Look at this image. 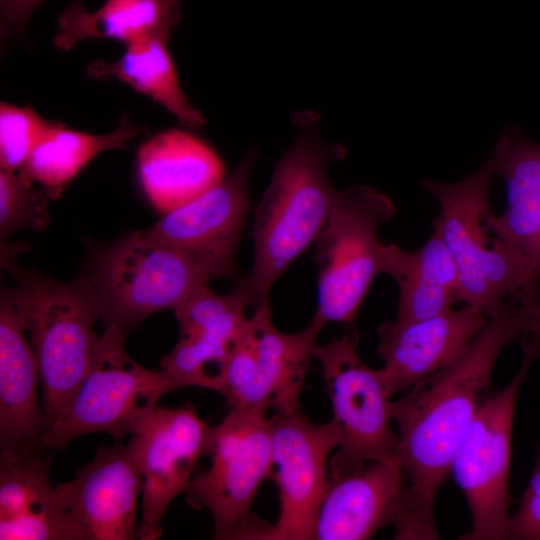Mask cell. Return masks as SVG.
<instances>
[{
	"label": "cell",
	"instance_id": "6da1fadb",
	"mask_svg": "<svg viewBox=\"0 0 540 540\" xmlns=\"http://www.w3.org/2000/svg\"><path fill=\"white\" fill-rule=\"evenodd\" d=\"M521 335L518 301L510 299L456 358L391 401L398 464L406 479L394 539L439 538L436 495L480 403L490 394L500 353Z\"/></svg>",
	"mask_w": 540,
	"mask_h": 540
},
{
	"label": "cell",
	"instance_id": "7a4b0ae2",
	"mask_svg": "<svg viewBox=\"0 0 540 540\" xmlns=\"http://www.w3.org/2000/svg\"><path fill=\"white\" fill-rule=\"evenodd\" d=\"M344 154L341 146L305 129L279 159L254 210L252 268L239 280L250 307L269 302L276 280L315 243L336 193L327 169Z\"/></svg>",
	"mask_w": 540,
	"mask_h": 540
},
{
	"label": "cell",
	"instance_id": "3957f363",
	"mask_svg": "<svg viewBox=\"0 0 540 540\" xmlns=\"http://www.w3.org/2000/svg\"><path fill=\"white\" fill-rule=\"evenodd\" d=\"M89 249L80 274L92 289L100 320L126 333L156 312H174L199 287L235 270L162 243L144 230L105 244L91 243Z\"/></svg>",
	"mask_w": 540,
	"mask_h": 540
},
{
	"label": "cell",
	"instance_id": "277c9868",
	"mask_svg": "<svg viewBox=\"0 0 540 540\" xmlns=\"http://www.w3.org/2000/svg\"><path fill=\"white\" fill-rule=\"evenodd\" d=\"M2 257L14 281L3 288L29 332L51 425L70 404L93 361L100 337L94 330L98 305L82 274L61 282L22 267L11 256Z\"/></svg>",
	"mask_w": 540,
	"mask_h": 540
},
{
	"label": "cell",
	"instance_id": "5b68a950",
	"mask_svg": "<svg viewBox=\"0 0 540 540\" xmlns=\"http://www.w3.org/2000/svg\"><path fill=\"white\" fill-rule=\"evenodd\" d=\"M495 170L489 158L473 174L455 183L422 181L440 205L433 221L457 268L461 302L489 318L510 299L540 300L539 283L527 260L502 239L492 224L489 202Z\"/></svg>",
	"mask_w": 540,
	"mask_h": 540
},
{
	"label": "cell",
	"instance_id": "8992f818",
	"mask_svg": "<svg viewBox=\"0 0 540 540\" xmlns=\"http://www.w3.org/2000/svg\"><path fill=\"white\" fill-rule=\"evenodd\" d=\"M126 335L117 326H105L85 378L45 435L49 449L64 450L90 433H105L119 441L136 432L163 396L189 387L175 375L150 370L132 359L125 349Z\"/></svg>",
	"mask_w": 540,
	"mask_h": 540
},
{
	"label": "cell",
	"instance_id": "52a82bcc",
	"mask_svg": "<svg viewBox=\"0 0 540 540\" xmlns=\"http://www.w3.org/2000/svg\"><path fill=\"white\" fill-rule=\"evenodd\" d=\"M205 457L210 465L192 478L186 491L189 505L210 513L215 539H257L265 522L251 508L273 470L267 411L231 407L211 426Z\"/></svg>",
	"mask_w": 540,
	"mask_h": 540
},
{
	"label": "cell",
	"instance_id": "ba28073f",
	"mask_svg": "<svg viewBox=\"0 0 540 540\" xmlns=\"http://www.w3.org/2000/svg\"><path fill=\"white\" fill-rule=\"evenodd\" d=\"M396 208L385 193L365 185L336 190L327 221L315 240L317 313L326 324L354 322L379 273L385 244L378 226Z\"/></svg>",
	"mask_w": 540,
	"mask_h": 540
},
{
	"label": "cell",
	"instance_id": "9c48e42d",
	"mask_svg": "<svg viewBox=\"0 0 540 540\" xmlns=\"http://www.w3.org/2000/svg\"><path fill=\"white\" fill-rule=\"evenodd\" d=\"M523 359L512 381L480 403L451 466L465 495L472 529L461 540L507 537L511 502L509 475L516 399L529 368L540 355V337L525 333Z\"/></svg>",
	"mask_w": 540,
	"mask_h": 540
},
{
	"label": "cell",
	"instance_id": "30bf717a",
	"mask_svg": "<svg viewBox=\"0 0 540 540\" xmlns=\"http://www.w3.org/2000/svg\"><path fill=\"white\" fill-rule=\"evenodd\" d=\"M359 333L348 330L314 351L322 368L341 440L330 459L329 477L351 473L368 462L398 465V436L392 429L391 401L380 369L357 353Z\"/></svg>",
	"mask_w": 540,
	"mask_h": 540
},
{
	"label": "cell",
	"instance_id": "8fae6325",
	"mask_svg": "<svg viewBox=\"0 0 540 540\" xmlns=\"http://www.w3.org/2000/svg\"><path fill=\"white\" fill-rule=\"evenodd\" d=\"M325 324L315 313L304 329L285 333L273 325L269 302L259 305L229 353L217 392L230 408L301 409L302 388Z\"/></svg>",
	"mask_w": 540,
	"mask_h": 540
},
{
	"label": "cell",
	"instance_id": "7c38bea8",
	"mask_svg": "<svg viewBox=\"0 0 540 540\" xmlns=\"http://www.w3.org/2000/svg\"><path fill=\"white\" fill-rule=\"evenodd\" d=\"M271 419L274 478L279 514L266 523L261 540H314L319 508L329 486V457L341 435L333 420L316 424L301 409Z\"/></svg>",
	"mask_w": 540,
	"mask_h": 540
},
{
	"label": "cell",
	"instance_id": "4fadbf2b",
	"mask_svg": "<svg viewBox=\"0 0 540 540\" xmlns=\"http://www.w3.org/2000/svg\"><path fill=\"white\" fill-rule=\"evenodd\" d=\"M210 429L190 404L158 405L132 434L142 473L139 539L161 536L168 506L188 490L197 461L206 456Z\"/></svg>",
	"mask_w": 540,
	"mask_h": 540
},
{
	"label": "cell",
	"instance_id": "5bb4252c",
	"mask_svg": "<svg viewBox=\"0 0 540 540\" xmlns=\"http://www.w3.org/2000/svg\"><path fill=\"white\" fill-rule=\"evenodd\" d=\"M58 501L79 522L88 540L137 537L136 509L142 473L134 440L100 446L75 478L55 487Z\"/></svg>",
	"mask_w": 540,
	"mask_h": 540
},
{
	"label": "cell",
	"instance_id": "9a60e30c",
	"mask_svg": "<svg viewBox=\"0 0 540 540\" xmlns=\"http://www.w3.org/2000/svg\"><path fill=\"white\" fill-rule=\"evenodd\" d=\"M255 158V152L248 151L220 182L144 231L162 243L235 267L250 211L247 186Z\"/></svg>",
	"mask_w": 540,
	"mask_h": 540
},
{
	"label": "cell",
	"instance_id": "2e32d148",
	"mask_svg": "<svg viewBox=\"0 0 540 540\" xmlns=\"http://www.w3.org/2000/svg\"><path fill=\"white\" fill-rule=\"evenodd\" d=\"M487 321L483 311L465 304L430 318L379 326L377 352L384 361L380 370L390 397L450 363Z\"/></svg>",
	"mask_w": 540,
	"mask_h": 540
},
{
	"label": "cell",
	"instance_id": "e0dca14e",
	"mask_svg": "<svg viewBox=\"0 0 540 540\" xmlns=\"http://www.w3.org/2000/svg\"><path fill=\"white\" fill-rule=\"evenodd\" d=\"M25 328L4 288L0 299V458L50 451V423L37 399L38 366ZM53 451V450H52Z\"/></svg>",
	"mask_w": 540,
	"mask_h": 540
},
{
	"label": "cell",
	"instance_id": "ac0fdd59",
	"mask_svg": "<svg viewBox=\"0 0 540 540\" xmlns=\"http://www.w3.org/2000/svg\"><path fill=\"white\" fill-rule=\"evenodd\" d=\"M406 489L400 466L368 462L360 470L329 477L314 540H364L394 524Z\"/></svg>",
	"mask_w": 540,
	"mask_h": 540
},
{
	"label": "cell",
	"instance_id": "d6986e66",
	"mask_svg": "<svg viewBox=\"0 0 540 540\" xmlns=\"http://www.w3.org/2000/svg\"><path fill=\"white\" fill-rule=\"evenodd\" d=\"M54 452L0 458L1 540H88L50 483Z\"/></svg>",
	"mask_w": 540,
	"mask_h": 540
},
{
	"label": "cell",
	"instance_id": "ffe728a7",
	"mask_svg": "<svg viewBox=\"0 0 540 540\" xmlns=\"http://www.w3.org/2000/svg\"><path fill=\"white\" fill-rule=\"evenodd\" d=\"M139 184L147 200L164 215L204 193L225 176L215 150L181 128L160 131L137 150Z\"/></svg>",
	"mask_w": 540,
	"mask_h": 540
},
{
	"label": "cell",
	"instance_id": "44dd1931",
	"mask_svg": "<svg viewBox=\"0 0 540 540\" xmlns=\"http://www.w3.org/2000/svg\"><path fill=\"white\" fill-rule=\"evenodd\" d=\"M496 174L506 183L507 204L493 215L497 234L529 263L540 281V143L526 138L520 128L507 127L490 156Z\"/></svg>",
	"mask_w": 540,
	"mask_h": 540
},
{
	"label": "cell",
	"instance_id": "7402d4cb",
	"mask_svg": "<svg viewBox=\"0 0 540 540\" xmlns=\"http://www.w3.org/2000/svg\"><path fill=\"white\" fill-rule=\"evenodd\" d=\"M426 243L406 251L395 244L384 246L382 273L398 285L396 321L430 318L453 309L461 301L457 268L437 226Z\"/></svg>",
	"mask_w": 540,
	"mask_h": 540
},
{
	"label": "cell",
	"instance_id": "603a6c76",
	"mask_svg": "<svg viewBox=\"0 0 540 540\" xmlns=\"http://www.w3.org/2000/svg\"><path fill=\"white\" fill-rule=\"evenodd\" d=\"M181 19V0H105L92 12L76 2L59 15L53 43L60 51L90 38L126 46L154 35L172 36Z\"/></svg>",
	"mask_w": 540,
	"mask_h": 540
},
{
	"label": "cell",
	"instance_id": "cb8c5ba5",
	"mask_svg": "<svg viewBox=\"0 0 540 540\" xmlns=\"http://www.w3.org/2000/svg\"><path fill=\"white\" fill-rule=\"evenodd\" d=\"M141 131L127 115L114 130L104 134L79 131L55 122L17 172L55 200L95 157L106 151L127 149V143Z\"/></svg>",
	"mask_w": 540,
	"mask_h": 540
},
{
	"label": "cell",
	"instance_id": "d4e9b609",
	"mask_svg": "<svg viewBox=\"0 0 540 540\" xmlns=\"http://www.w3.org/2000/svg\"><path fill=\"white\" fill-rule=\"evenodd\" d=\"M171 35H154L125 46L114 61L95 60L87 73L95 79L114 78L160 104L183 125H204L201 112L185 95L168 49Z\"/></svg>",
	"mask_w": 540,
	"mask_h": 540
},
{
	"label": "cell",
	"instance_id": "484cf974",
	"mask_svg": "<svg viewBox=\"0 0 540 540\" xmlns=\"http://www.w3.org/2000/svg\"><path fill=\"white\" fill-rule=\"evenodd\" d=\"M49 196L17 171H0V236L26 228L42 231L50 223Z\"/></svg>",
	"mask_w": 540,
	"mask_h": 540
},
{
	"label": "cell",
	"instance_id": "4316f807",
	"mask_svg": "<svg viewBox=\"0 0 540 540\" xmlns=\"http://www.w3.org/2000/svg\"><path fill=\"white\" fill-rule=\"evenodd\" d=\"M32 106L0 104V168L18 171L54 125Z\"/></svg>",
	"mask_w": 540,
	"mask_h": 540
},
{
	"label": "cell",
	"instance_id": "83f0119b",
	"mask_svg": "<svg viewBox=\"0 0 540 540\" xmlns=\"http://www.w3.org/2000/svg\"><path fill=\"white\" fill-rule=\"evenodd\" d=\"M506 539L540 540V443L530 481L510 516Z\"/></svg>",
	"mask_w": 540,
	"mask_h": 540
},
{
	"label": "cell",
	"instance_id": "f1b7e54d",
	"mask_svg": "<svg viewBox=\"0 0 540 540\" xmlns=\"http://www.w3.org/2000/svg\"><path fill=\"white\" fill-rule=\"evenodd\" d=\"M45 0H0L1 42L19 34L33 11Z\"/></svg>",
	"mask_w": 540,
	"mask_h": 540
},
{
	"label": "cell",
	"instance_id": "f546056e",
	"mask_svg": "<svg viewBox=\"0 0 540 540\" xmlns=\"http://www.w3.org/2000/svg\"><path fill=\"white\" fill-rule=\"evenodd\" d=\"M520 324L524 333L540 337V300L518 304Z\"/></svg>",
	"mask_w": 540,
	"mask_h": 540
}]
</instances>
